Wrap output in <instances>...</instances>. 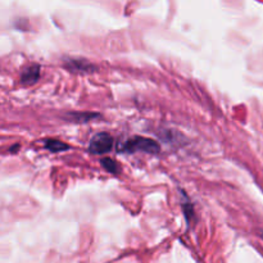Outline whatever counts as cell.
Here are the masks:
<instances>
[{
  "label": "cell",
  "instance_id": "obj_5",
  "mask_svg": "<svg viewBox=\"0 0 263 263\" xmlns=\"http://www.w3.org/2000/svg\"><path fill=\"white\" fill-rule=\"evenodd\" d=\"M45 147L49 149L50 151H54V153H58V151L66 150L68 149V145L62 143L59 140H56V139H48L45 140Z\"/></svg>",
  "mask_w": 263,
  "mask_h": 263
},
{
  "label": "cell",
  "instance_id": "obj_7",
  "mask_svg": "<svg viewBox=\"0 0 263 263\" xmlns=\"http://www.w3.org/2000/svg\"><path fill=\"white\" fill-rule=\"evenodd\" d=\"M261 236H262V239H263V232H261Z\"/></svg>",
  "mask_w": 263,
  "mask_h": 263
},
{
  "label": "cell",
  "instance_id": "obj_2",
  "mask_svg": "<svg viewBox=\"0 0 263 263\" xmlns=\"http://www.w3.org/2000/svg\"><path fill=\"white\" fill-rule=\"evenodd\" d=\"M113 137L107 132H99L92 137L89 149L94 154H103L112 149Z\"/></svg>",
  "mask_w": 263,
  "mask_h": 263
},
{
  "label": "cell",
  "instance_id": "obj_6",
  "mask_svg": "<svg viewBox=\"0 0 263 263\" xmlns=\"http://www.w3.org/2000/svg\"><path fill=\"white\" fill-rule=\"evenodd\" d=\"M102 166L107 171L111 172V173H118L119 171L118 165H117L114 161H112L111 158H104V159H102Z\"/></svg>",
  "mask_w": 263,
  "mask_h": 263
},
{
  "label": "cell",
  "instance_id": "obj_1",
  "mask_svg": "<svg viewBox=\"0 0 263 263\" xmlns=\"http://www.w3.org/2000/svg\"><path fill=\"white\" fill-rule=\"evenodd\" d=\"M123 150L125 151H147V153H159L161 148L157 141L148 139V137H141V136H135L132 139L125 143L123 145Z\"/></svg>",
  "mask_w": 263,
  "mask_h": 263
},
{
  "label": "cell",
  "instance_id": "obj_3",
  "mask_svg": "<svg viewBox=\"0 0 263 263\" xmlns=\"http://www.w3.org/2000/svg\"><path fill=\"white\" fill-rule=\"evenodd\" d=\"M40 77V67L38 64H32L31 67H28L23 71V74L21 76V82L25 85L35 84L36 81Z\"/></svg>",
  "mask_w": 263,
  "mask_h": 263
},
{
  "label": "cell",
  "instance_id": "obj_4",
  "mask_svg": "<svg viewBox=\"0 0 263 263\" xmlns=\"http://www.w3.org/2000/svg\"><path fill=\"white\" fill-rule=\"evenodd\" d=\"M67 68L75 72H92L94 71V66L89 63L86 59H68L67 60Z\"/></svg>",
  "mask_w": 263,
  "mask_h": 263
}]
</instances>
